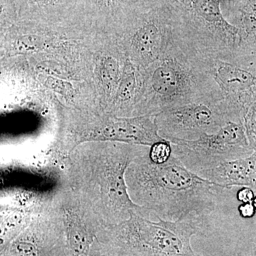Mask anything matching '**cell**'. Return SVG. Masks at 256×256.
Returning a JSON list of instances; mask_svg holds the SVG:
<instances>
[{"label":"cell","mask_w":256,"mask_h":256,"mask_svg":"<svg viewBox=\"0 0 256 256\" xmlns=\"http://www.w3.org/2000/svg\"><path fill=\"white\" fill-rule=\"evenodd\" d=\"M143 82L144 70L126 58L120 82L106 114L117 117H133Z\"/></svg>","instance_id":"obj_14"},{"label":"cell","mask_w":256,"mask_h":256,"mask_svg":"<svg viewBox=\"0 0 256 256\" xmlns=\"http://www.w3.org/2000/svg\"><path fill=\"white\" fill-rule=\"evenodd\" d=\"M18 21H30L57 28H78L80 0H13Z\"/></svg>","instance_id":"obj_11"},{"label":"cell","mask_w":256,"mask_h":256,"mask_svg":"<svg viewBox=\"0 0 256 256\" xmlns=\"http://www.w3.org/2000/svg\"><path fill=\"white\" fill-rule=\"evenodd\" d=\"M156 220L130 210L127 220L100 230L89 256H200L191 240L206 235L207 220Z\"/></svg>","instance_id":"obj_3"},{"label":"cell","mask_w":256,"mask_h":256,"mask_svg":"<svg viewBox=\"0 0 256 256\" xmlns=\"http://www.w3.org/2000/svg\"><path fill=\"white\" fill-rule=\"evenodd\" d=\"M213 73L215 82L226 95L229 96L227 108L234 120H240L232 110L234 96L250 88L255 82V78L246 69L226 62H217L214 67Z\"/></svg>","instance_id":"obj_15"},{"label":"cell","mask_w":256,"mask_h":256,"mask_svg":"<svg viewBox=\"0 0 256 256\" xmlns=\"http://www.w3.org/2000/svg\"><path fill=\"white\" fill-rule=\"evenodd\" d=\"M172 146L171 142L166 140L154 143L150 148L149 158L152 162L162 164L166 162L172 156Z\"/></svg>","instance_id":"obj_17"},{"label":"cell","mask_w":256,"mask_h":256,"mask_svg":"<svg viewBox=\"0 0 256 256\" xmlns=\"http://www.w3.org/2000/svg\"><path fill=\"white\" fill-rule=\"evenodd\" d=\"M252 205H254V207H255L256 210V195L255 198H254V201L252 202Z\"/></svg>","instance_id":"obj_23"},{"label":"cell","mask_w":256,"mask_h":256,"mask_svg":"<svg viewBox=\"0 0 256 256\" xmlns=\"http://www.w3.org/2000/svg\"><path fill=\"white\" fill-rule=\"evenodd\" d=\"M129 0H80V22L94 33L112 34L124 24Z\"/></svg>","instance_id":"obj_12"},{"label":"cell","mask_w":256,"mask_h":256,"mask_svg":"<svg viewBox=\"0 0 256 256\" xmlns=\"http://www.w3.org/2000/svg\"><path fill=\"white\" fill-rule=\"evenodd\" d=\"M197 174L226 188L247 186L256 194V150L250 156L224 162Z\"/></svg>","instance_id":"obj_13"},{"label":"cell","mask_w":256,"mask_h":256,"mask_svg":"<svg viewBox=\"0 0 256 256\" xmlns=\"http://www.w3.org/2000/svg\"><path fill=\"white\" fill-rule=\"evenodd\" d=\"M222 256H245L244 248H242V240H238L237 242L236 247L234 249L233 252Z\"/></svg>","instance_id":"obj_21"},{"label":"cell","mask_w":256,"mask_h":256,"mask_svg":"<svg viewBox=\"0 0 256 256\" xmlns=\"http://www.w3.org/2000/svg\"><path fill=\"white\" fill-rule=\"evenodd\" d=\"M149 152L138 156L126 172L132 202L156 218L207 220L216 207L217 190L226 188L188 169L174 154L166 162L156 164Z\"/></svg>","instance_id":"obj_2"},{"label":"cell","mask_w":256,"mask_h":256,"mask_svg":"<svg viewBox=\"0 0 256 256\" xmlns=\"http://www.w3.org/2000/svg\"><path fill=\"white\" fill-rule=\"evenodd\" d=\"M69 256L68 255H65V256Z\"/></svg>","instance_id":"obj_24"},{"label":"cell","mask_w":256,"mask_h":256,"mask_svg":"<svg viewBox=\"0 0 256 256\" xmlns=\"http://www.w3.org/2000/svg\"><path fill=\"white\" fill-rule=\"evenodd\" d=\"M248 9L256 16V0H249Z\"/></svg>","instance_id":"obj_22"},{"label":"cell","mask_w":256,"mask_h":256,"mask_svg":"<svg viewBox=\"0 0 256 256\" xmlns=\"http://www.w3.org/2000/svg\"><path fill=\"white\" fill-rule=\"evenodd\" d=\"M238 212L242 217L246 218H252L256 214V208L252 203L242 204L238 206Z\"/></svg>","instance_id":"obj_20"},{"label":"cell","mask_w":256,"mask_h":256,"mask_svg":"<svg viewBox=\"0 0 256 256\" xmlns=\"http://www.w3.org/2000/svg\"><path fill=\"white\" fill-rule=\"evenodd\" d=\"M164 140L160 136L156 116L122 118L72 108L60 110V128L55 152L64 158L86 142H118L151 146Z\"/></svg>","instance_id":"obj_4"},{"label":"cell","mask_w":256,"mask_h":256,"mask_svg":"<svg viewBox=\"0 0 256 256\" xmlns=\"http://www.w3.org/2000/svg\"><path fill=\"white\" fill-rule=\"evenodd\" d=\"M156 120L160 136L168 141L194 140L233 121L224 104L203 100L172 106L156 114Z\"/></svg>","instance_id":"obj_8"},{"label":"cell","mask_w":256,"mask_h":256,"mask_svg":"<svg viewBox=\"0 0 256 256\" xmlns=\"http://www.w3.org/2000/svg\"><path fill=\"white\" fill-rule=\"evenodd\" d=\"M150 146L118 142H86L60 159L62 182L70 188L106 226L127 220L130 212L150 218L128 193V166Z\"/></svg>","instance_id":"obj_1"},{"label":"cell","mask_w":256,"mask_h":256,"mask_svg":"<svg viewBox=\"0 0 256 256\" xmlns=\"http://www.w3.org/2000/svg\"><path fill=\"white\" fill-rule=\"evenodd\" d=\"M193 8L198 16L215 26L228 44L236 41L238 30L224 18L220 11V0H194Z\"/></svg>","instance_id":"obj_16"},{"label":"cell","mask_w":256,"mask_h":256,"mask_svg":"<svg viewBox=\"0 0 256 256\" xmlns=\"http://www.w3.org/2000/svg\"><path fill=\"white\" fill-rule=\"evenodd\" d=\"M255 196V192L247 186H242L237 193V200L242 204L252 203Z\"/></svg>","instance_id":"obj_18"},{"label":"cell","mask_w":256,"mask_h":256,"mask_svg":"<svg viewBox=\"0 0 256 256\" xmlns=\"http://www.w3.org/2000/svg\"><path fill=\"white\" fill-rule=\"evenodd\" d=\"M191 74L176 60L162 56L144 70V82L134 117L156 116L172 107L192 102Z\"/></svg>","instance_id":"obj_6"},{"label":"cell","mask_w":256,"mask_h":256,"mask_svg":"<svg viewBox=\"0 0 256 256\" xmlns=\"http://www.w3.org/2000/svg\"><path fill=\"white\" fill-rule=\"evenodd\" d=\"M173 154L188 169L198 174L224 162L246 158L254 152L242 121H230L217 132L194 140H172Z\"/></svg>","instance_id":"obj_5"},{"label":"cell","mask_w":256,"mask_h":256,"mask_svg":"<svg viewBox=\"0 0 256 256\" xmlns=\"http://www.w3.org/2000/svg\"><path fill=\"white\" fill-rule=\"evenodd\" d=\"M242 244L245 256H256V237L242 239Z\"/></svg>","instance_id":"obj_19"},{"label":"cell","mask_w":256,"mask_h":256,"mask_svg":"<svg viewBox=\"0 0 256 256\" xmlns=\"http://www.w3.org/2000/svg\"><path fill=\"white\" fill-rule=\"evenodd\" d=\"M1 256H62L68 254L63 220L53 195L18 237L0 248Z\"/></svg>","instance_id":"obj_7"},{"label":"cell","mask_w":256,"mask_h":256,"mask_svg":"<svg viewBox=\"0 0 256 256\" xmlns=\"http://www.w3.org/2000/svg\"><path fill=\"white\" fill-rule=\"evenodd\" d=\"M52 195L63 220L68 256H90L106 226L70 188L60 185Z\"/></svg>","instance_id":"obj_9"},{"label":"cell","mask_w":256,"mask_h":256,"mask_svg":"<svg viewBox=\"0 0 256 256\" xmlns=\"http://www.w3.org/2000/svg\"><path fill=\"white\" fill-rule=\"evenodd\" d=\"M126 58L146 70L164 54L166 42L162 30L153 20H144L134 28H120L112 34Z\"/></svg>","instance_id":"obj_10"}]
</instances>
